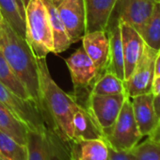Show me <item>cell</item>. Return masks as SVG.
I'll return each mask as SVG.
<instances>
[{
	"label": "cell",
	"instance_id": "22",
	"mask_svg": "<svg viewBox=\"0 0 160 160\" xmlns=\"http://www.w3.org/2000/svg\"><path fill=\"white\" fill-rule=\"evenodd\" d=\"M90 93L100 95H114L125 93L124 81L110 72H105L98 76L90 88Z\"/></svg>",
	"mask_w": 160,
	"mask_h": 160
},
{
	"label": "cell",
	"instance_id": "3",
	"mask_svg": "<svg viewBox=\"0 0 160 160\" xmlns=\"http://www.w3.org/2000/svg\"><path fill=\"white\" fill-rule=\"evenodd\" d=\"M26 40L36 58L54 53L48 11L43 0H28L25 14Z\"/></svg>",
	"mask_w": 160,
	"mask_h": 160
},
{
	"label": "cell",
	"instance_id": "7",
	"mask_svg": "<svg viewBox=\"0 0 160 160\" xmlns=\"http://www.w3.org/2000/svg\"><path fill=\"white\" fill-rule=\"evenodd\" d=\"M127 95H100L90 93L85 103L82 105L92 116L97 125L106 137L111 130L122 109Z\"/></svg>",
	"mask_w": 160,
	"mask_h": 160
},
{
	"label": "cell",
	"instance_id": "17",
	"mask_svg": "<svg viewBox=\"0 0 160 160\" xmlns=\"http://www.w3.org/2000/svg\"><path fill=\"white\" fill-rule=\"evenodd\" d=\"M108 146L105 139L74 140L69 143L68 160H108Z\"/></svg>",
	"mask_w": 160,
	"mask_h": 160
},
{
	"label": "cell",
	"instance_id": "20",
	"mask_svg": "<svg viewBox=\"0 0 160 160\" xmlns=\"http://www.w3.org/2000/svg\"><path fill=\"white\" fill-rule=\"evenodd\" d=\"M0 131L10 136L20 144L26 145L28 127L0 103Z\"/></svg>",
	"mask_w": 160,
	"mask_h": 160
},
{
	"label": "cell",
	"instance_id": "19",
	"mask_svg": "<svg viewBox=\"0 0 160 160\" xmlns=\"http://www.w3.org/2000/svg\"><path fill=\"white\" fill-rule=\"evenodd\" d=\"M43 2L49 14V21L54 42V54L62 53L71 46L72 42L58 15L57 7L51 0H43Z\"/></svg>",
	"mask_w": 160,
	"mask_h": 160
},
{
	"label": "cell",
	"instance_id": "34",
	"mask_svg": "<svg viewBox=\"0 0 160 160\" xmlns=\"http://www.w3.org/2000/svg\"><path fill=\"white\" fill-rule=\"evenodd\" d=\"M2 22H3V16H2V14H1V12H0V28H1Z\"/></svg>",
	"mask_w": 160,
	"mask_h": 160
},
{
	"label": "cell",
	"instance_id": "4",
	"mask_svg": "<svg viewBox=\"0 0 160 160\" xmlns=\"http://www.w3.org/2000/svg\"><path fill=\"white\" fill-rule=\"evenodd\" d=\"M142 138L136 122L132 104L127 96L109 133L105 137L108 146L118 152H130Z\"/></svg>",
	"mask_w": 160,
	"mask_h": 160
},
{
	"label": "cell",
	"instance_id": "14",
	"mask_svg": "<svg viewBox=\"0 0 160 160\" xmlns=\"http://www.w3.org/2000/svg\"><path fill=\"white\" fill-rule=\"evenodd\" d=\"M154 95L152 92L130 98L134 117L142 137L149 136L158 122L153 105Z\"/></svg>",
	"mask_w": 160,
	"mask_h": 160
},
{
	"label": "cell",
	"instance_id": "33",
	"mask_svg": "<svg viewBox=\"0 0 160 160\" xmlns=\"http://www.w3.org/2000/svg\"><path fill=\"white\" fill-rule=\"evenodd\" d=\"M51 1L54 3V5H55L56 7H58V6L62 1H63V0H51Z\"/></svg>",
	"mask_w": 160,
	"mask_h": 160
},
{
	"label": "cell",
	"instance_id": "2",
	"mask_svg": "<svg viewBox=\"0 0 160 160\" xmlns=\"http://www.w3.org/2000/svg\"><path fill=\"white\" fill-rule=\"evenodd\" d=\"M0 50L28 91L32 100L42 110L37 58L27 40L21 37L4 19L0 28Z\"/></svg>",
	"mask_w": 160,
	"mask_h": 160
},
{
	"label": "cell",
	"instance_id": "11",
	"mask_svg": "<svg viewBox=\"0 0 160 160\" xmlns=\"http://www.w3.org/2000/svg\"><path fill=\"white\" fill-rule=\"evenodd\" d=\"M157 0H118L111 17L132 26L137 31L148 19Z\"/></svg>",
	"mask_w": 160,
	"mask_h": 160
},
{
	"label": "cell",
	"instance_id": "21",
	"mask_svg": "<svg viewBox=\"0 0 160 160\" xmlns=\"http://www.w3.org/2000/svg\"><path fill=\"white\" fill-rule=\"evenodd\" d=\"M138 32L145 44L156 51L160 50V0L154 3L152 13Z\"/></svg>",
	"mask_w": 160,
	"mask_h": 160
},
{
	"label": "cell",
	"instance_id": "13",
	"mask_svg": "<svg viewBox=\"0 0 160 160\" xmlns=\"http://www.w3.org/2000/svg\"><path fill=\"white\" fill-rule=\"evenodd\" d=\"M82 44L97 69V77L100 76L107 72L109 62V40L107 31L86 33L82 38Z\"/></svg>",
	"mask_w": 160,
	"mask_h": 160
},
{
	"label": "cell",
	"instance_id": "24",
	"mask_svg": "<svg viewBox=\"0 0 160 160\" xmlns=\"http://www.w3.org/2000/svg\"><path fill=\"white\" fill-rule=\"evenodd\" d=\"M0 157L4 160H27V146L0 131Z\"/></svg>",
	"mask_w": 160,
	"mask_h": 160
},
{
	"label": "cell",
	"instance_id": "35",
	"mask_svg": "<svg viewBox=\"0 0 160 160\" xmlns=\"http://www.w3.org/2000/svg\"><path fill=\"white\" fill-rule=\"evenodd\" d=\"M0 160H4L3 158H1V157H0Z\"/></svg>",
	"mask_w": 160,
	"mask_h": 160
},
{
	"label": "cell",
	"instance_id": "29",
	"mask_svg": "<svg viewBox=\"0 0 160 160\" xmlns=\"http://www.w3.org/2000/svg\"><path fill=\"white\" fill-rule=\"evenodd\" d=\"M148 138L160 143V119L158 120L157 124L155 125V127L152 131V133L148 136Z\"/></svg>",
	"mask_w": 160,
	"mask_h": 160
},
{
	"label": "cell",
	"instance_id": "25",
	"mask_svg": "<svg viewBox=\"0 0 160 160\" xmlns=\"http://www.w3.org/2000/svg\"><path fill=\"white\" fill-rule=\"evenodd\" d=\"M0 12L3 19L6 20L21 37L26 39V23L13 0H0Z\"/></svg>",
	"mask_w": 160,
	"mask_h": 160
},
{
	"label": "cell",
	"instance_id": "31",
	"mask_svg": "<svg viewBox=\"0 0 160 160\" xmlns=\"http://www.w3.org/2000/svg\"><path fill=\"white\" fill-rule=\"evenodd\" d=\"M160 76V50L157 52L154 61V77Z\"/></svg>",
	"mask_w": 160,
	"mask_h": 160
},
{
	"label": "cell",
	"instance_id": "27",
	"mask_svg": "<svg viewBox=\"0 0 160 160\" xmlns=\"http://www.w3.org/2000/svg\"><path fill=\"white\" fill-rule=\"evenodd\" d=\"M108 160H133L130 152H118L108 147Z\"/></svg>",
	"mask_w": 160,
	"mask_h": 160
},
{
	"label": "cell",
	"instance_id": "5",
	"mask_svg": "<svg viewBox=\"0 0 160 160\" xmlns=\"http://www.w3.org/2000/svg\"><path fill=\"white\" fill-rule=\"evenodd\" d=\"M27 160H68L69 144L54 131H28L27 137Z\"/></svg>",
	"mask_w": 160,
	"mask_h": 160
},
{
	"label": "cell",
	"instance_id": "28",
	"mask_svg": "<svg viewBox=\"0 0 160 160\" xmlns=\"http://www.w3.org/2000/svg\"><path fill=\"white\" fill-rule=\"evenodd\" d=\"M14 3L17 6V9L21 14V16L24 18L25 20V14H26V8H27V4L28 2V0H13Z\"/></svg>",
	"mask_w": 160,
	"mask_h": 160
},
{
	"label": "cell",
	"instance_id": "30",
	"mask_svg": "<svg viewBox=\"0 0 160 160\" xmlns=\"http://www.w3.org/2000/svg\"><path fill=\"white\" fill-rule=\"evenodd\" d=\"M152 93L154 96L160 95V76H155L153 78L152 85Z\"/></svg>",
	"mask_w": 160,
	"mask_h": 160
},
{
	"label": "cell",
	"instance_id": "8",
	"mask_svg": "<svg viewBox=\"0 0 160 160\" xmlns=\"http://www.w3.org/2000/svg\"><path fill=\"white\" fill-rule=\"evenodd\" d=\"M157 52L145 44L143 53L134 71L124 80L125 92L129 98L152 92V85L154 78V61Z\"/></svg>",
	"mask_w": 160,
	"mask_h": 160
},
{
	"label": "cell",
	"instance_id": "10",
	"mask_svg": "<svg viewBox=\"0 0 160 160\" xmlns=\"http://www.w3.org/2000/svg\"><path fill=\"white\" fill-rule=\"evenodd\" d=\"M57 10L72 43L82 40L86 34L84 0H63Z\"/></svg>",
	"mask_w": 160,
	"mask_h": 160
},
{
	"label": "cell",
	"instance_id": "26",
	"mask_svg": "<svg viewBox=\"0 0 160 160\" xmlns=\"http://www.w3.org/2000/svg\"><path fill=\"white\" fill-rule=\"evenodd\" d=\"M130 153L133 160H160V143L148 138L138 143Z\"/></svg>",
	"mask_w": 160,
	"mask_h": 160
},
{
	"label": "cell",
	"instance_id": "16",
	"mask_svg": "<svg viewBox=\"0 0 160 160\" xmlns=\"http://www.w3.org/2000/svg\"><path fill=\"white\" fill-rule=\"evenodd\" d=\"M106 31L109 40V62L107 72L114 73L124 81V61L120 21L111 17Z\"/></svg>",
	"mask_w": 160,
	"mask_h": 160
},
{
	"label": "cell",
	"instance_id": "32",
	"mask_svg": "<svg viewBox=\"0 0 160 160\" xmlns=\"http://www.w3.org/2000/svg\"><path fill=\"white\" fill-rule=\"evenodd\" d=\"M153 105H154V109H155L156 116H157V118L159 120L160 119V95L154 96V98H153Z\"/></svg>",
	"mask_w": 160,
	"mask_h": 160
},
{
	"label": "cell",
	"instance_id": "23",
	"mask_svg": "<svg viewBox=\"0 0 160 160\" xmlns=\"http://www.w3.org/2000/svg\"><path fill=\"white\" fill-rule=\"evenodd\" d=\"M0 83H2L18 96L26 100H32L28 91L13 72L1 50H0Z\"/></svg>",
	"mask_w": 160,
	"mask_h": 160
},
{
	"label": "cell",
	"instance_id": "12",
	"mask_svg": "<svg viewBox=\"0 0 160 160\" xmlns=\"http://www.w3.org/2000/svg\"><path fill=\"white\" fill-rule=\"evenodd\" d=\"M121 36L124 61V80L127 79L138 62L145 46L139 33L129 24L121 22Z\"/></svg>",
	"mask_w": 160,
	"mask_h": 160
},
{
	"label": "cell",
	"instance_id": "18",
	"mask_svg": "<svg viewBox=\"0 0 160 160\" xmlns=\"http://www.w3.org/2000/svg\"><path fill=\"white\" fill-rule=\"evenodd\" d=\"M73 141L87 139H105L104 134L97 125L91 113L82 106L73 115L72 118Z\"/></svg>",
	"mask_w": 160,
	"mask_h": 160
},
{
	"label": "cell",
	"instance_id": "1",
	"mask_svg": "<svg viewBox=\"0 0 160 160\" xmlns=\"http://www.w3.org/2000/svg\"><path fill=\"white\" fill-rule=\"evenodd\" d=\"M42 108L48 127L64 142L73 141L72 118L80 105L73 95L66 93L52 78L46 58H37Z\"/></svg>",
	"mask_w": 160,
	"mask_h": 160
},
{
	"label": "cell",
	"instance_id": "15",
	"mask_svg": "<svg viewBox=\"0 0 160 160\" xmlns=\"http://www.w3.org/2000/svg\"><path fill=\"white\" fill-rule=\"evenodd\" d=\"M118 0H84L86 33L106 31Z\"/></svg>",
	"mask_w": 160,
	"mask_h": 160
},
{
	"label": "cell",
	"instance_id": "9",
	"mask_svg": "<svg viewBox=\"0 0 160 160\" xmlns=\"http://www.w3.org/2000/svg\"><path fill=\"white\" fill-rule=\"evenodd\" d=\"M65 62L71 73L74 92L88 91L90 93V88L97 77V69L84 48L77 49Z\"/></svg>",
	"mask_w": 160,
	"mask_h": 160
},
{
	"label": "cell",
	"instance_id": "6",
	"mask_svg": "<svg viewBox=\"0 0 160 160\" xmlns=\"http://www.w3.org/2000/svg\"><path fill=\"white\" fill-rule=\"evenodd\" d=\"M0 103L23 122L30 131L50 129L41 108L33 100H26L0 83Z\"/></svg>",
	"mask_w": 160,
	"mask_h": 160
}]
</instances>
